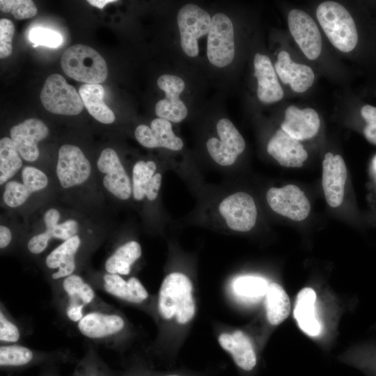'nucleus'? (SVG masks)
Returning a JSON list of instances; mask_svg holds the SVG:
<instances>
[{
  "instance_id": "obj_1",
  "label": "nucleus",
  "mask_w": 376,
  "mask_h": 376,
  "mask_svg": "<svg viewBox=\"0 0 376 376\" xmlns=\"http://www.w3.org/2000/svg\"><path fill=\"white\" fill-rule=\"evenodd\" d=\"M193 285L188 276L180 272L168 274L163 280L158 295V311L164 320L174 318L186 324L194 318L196 304Z\"/></svg>"
},
{
  "instance_id": "obj_2",
  "label": "nucleus",
  "mask_w": 376,
  "mask_h": 376,
  "mask_svg": "<svg viewBox=\"0 0 376 376\" xmlns=\"http://www.w3.org/2000/svg\"><path fill=\"white\" fill-rule=\"evenodd\" d=\"M317 19L332 45L343 52L353 50L358 42L355 22L340 3L327 1L316 9Z\"/></svg>"
},
{
  "instance_id": "obj_3",
  "label": "nucleus",
  "mask_w": 376,
  "mask_h": 376,
  "mask_svg": "<svg viewBox=\"0 0 376 376\" xmlns=\"http://www.w3.org/2000/svg\"><path fill=\"white\" fill-rule=\"evenodd\" d=\"M61 65L68 76L88 84L102 83L108 75L103 57L92 47L81 44L72 45L63 52Z\"/></svg>"
},
{
  "instance_id": "obj_4",
  "label": "nucleus",
  "mask_w": 376,
  "mask_h": 376,
  "mask_svg": "<svg viewBox=\"0 0 376 376\" xmlns=\"http://www.w3.org/2000/svg\"><path fill=\"white\" fill-rule=\"evenodd\" d=\"M40 97L43 107L55 114L77 115L84 107L79 92L58 74L47 78Z\"/></svg>"
},
{
  "instance_id": "obj_5",
  "label": "nucleus",
  "mask_w": 376,
  "mask_h": 376,
  "mask_svg": "<svg viewBox=\"0 0 376 376\" xmlns=\"http://www.w3.org/2000/svg\"><path fill=\"white\" fill-rule=\"evenodd\" d=\"M207 56L209 61L219 68L229 65L235 56L234 29L232 21L218 13L212 19L207 33Z\"/></svg>"
},
{
  "instance_id": "obj_6",
  "label": "nucleus",
  "mask_w": 376,
  "mask_h": 376,
  "mask_svg": "<svg viewBox=\"0 0 376 376\" xmlns=\"http://www.w3.org/2000/svg\"><path fill=\"white\" fill-rule=\"evenodd\" d=\"M211 19L206 10L193 3L185 5L178 11L177 22L180 44L187 56L195 57L198 55V40L208 33Z\"/></svg>"
},
{
  "instance_id": "obj_7",
  "label": "nucleus",
  "mask_w": 376,
  "mask_h": 376,
  "mask_svg": "<svg viewBox=\"0 0 376 376\" xmlns=\"http://www.w3.org/2000/svg\"><path fill=\"white\" fill-rule=\"evenodd\" d=\"M220 140L212 137L207 141V149L211 157L221 166H230L245 148V141L233 123L227 118L217 123Z\"/></svg>"
},
{
  "instance_id": "obj_8",
  "label": "nucleus",
  "mask_w": 376,
  "mask_h": 376,
  "mask_svg": "<svg viewBox=\"0 0 376 376\" xmlns=\"http://www.w3.org/2000/svg\"><path fill=\"white\" fill-rule=\"evenodd\" d=\"M266 198L274 212L293 221L305 219L311 211L308 199L295 185L272 187L267 191Z\"/></svg>"
},
{
  "instance_id": "obj_9",
  "label": "nucleus",
  "mask_w": 376,
  "mask_h": 376,
  "mask_svg": "<svg viewBox=\"0 0 376 376\" xmlns=\"http://www.w3.org/2000/svg\"><path fill=\"white\" fill-rule=\"evenodd\" d=\"M91 166L81 150L74 145L65 144L58 150L56 175L63 188H70L86 182Z\"/></svg>"
},
{
  "instance_id": "obj_10",
  "label": "nucleus",
  "mask_w": 376,
  "mask_h": 376,
  "mask_svg": "<svg viewBox=\"0 0 376 376\" xmlns=\"http://www.w3.org/2000/svg\"><path fill=\"white\" fill-rule=\"evenodd\" d=\"M288 24L304 55L311 60L318 58L322 51V38L313 18L301 10L292 9L288 16Z\"/></svg>"
},
{
  "instance_id": "obj_11",
  "label": "nucleus",
  "mask_w": 376,
  "mask_h": 376,
  "mask_svg": "<svg viewBox=\"0 0 376 376\" xmlns=\"http://www.w3.org/2000/svg\"><path fill=\"white\" fill-rule=\"evenodd\" d=\"M219 210L228 226L234 230L246 232L256 224V203L247 193L237 192L227 196L219 204Z\"/></svg>"
},
{
  "instance_id": "obj_12",
  "label": "nucleus",
  "mask_w": 376,
  "mask_h": 376,
  "mask_svg": "<svg viewBox=\"0 0 376 376\" xmlns=\"http://www.w3.org/2000/svg\"><path fill=\"white\" fill-rule=\"evenodd\" d=\"M157 86L164 91L166 96L156 104V115L173 123L181 122L188 112L187 107L179 97L185 87L183 79L175 75H163L158 78Z\"/></svg>"
},
{
  "instance_id": "obj_13",
  "label": "nucleus",
  "mask_w": 376,
  "mask_h": 376,
  "mask_svg": "<svg viewBox=\"0 0 376 376\" xmlns=\"http://www.w3.org/2000/svg\"><path fill=\"white\" fill-rule=\"evenodd\" d=\"M98 169L105 176L104 187L121 200L128 199L132 193L130 179L125 171L116 152L111 148L104 149L97 162Z\"/></svg>"
},
{
  "instance_id": "obj_14",
  "label": "nucleus",
  "mask_w": 376,
  "mask_h": 376,
  "mask_svg": "<svg viewBox=\"0 0 376 376\" xmlns=\"http://www.w3.org/2000/svg\"><path fill=\"white\" fill-rule=\"evenodd\" d=\"M347 171L340 155L327 152L322 161V185L327 204L331 207L341 205L344 198Z\"/></svg>"
},
{
  "instance_id": "obj_15",
  "label": "nucleus",
  "mask_w": 376,
  "mask_h": 376,
  "mask_svg": "<svg viewBox=\"0 0 376 376\" xmlns=\"http://www.w3.org/2000/svg\"><path fill=\"white\" fill-rule=\"evenodd\" d=\"M49 133L47 125L37 118H29L12 127L10 139L22 159L34 162L39 157L38 143L45 139Z\"/></svg>"
},
{
  "instance_id": "obj_16",
  "label": "nucleus",
  "mask_w": 376,
  "mask_h": 376,
  "mask_svg": "<svg viewBox=\"0 0 376 376\" xmlns=\"http://www.w3.org/2000/svg\"><path fill=\"white\" fill-rule=\"evenodd\" d=\"M267 152L280 165L288 168L301 167L308 157V153L301 142L282 129L272 135L267 146Z\"/></svg>"
},
{
  "instance_id": "obj_17",
  "label": "nucleus",
  "mask_w": 376,
  "mask_h": 376,
  "mask_svg": "<svg viewBox=\"0 0 376 376\" xmlns=\"http://www.w3.org/2000/svg\"><path fill=\"white\" fill-rule=\"evenodd\" d=\"M134 134L138 142L148 148L162 147L180 150L183 147V141L173 133L171 122L164 118L152 120L150 127L139 125Z\"/></svg>"
},
{
  "instance_id": "obj_18",
  "label": "nucleus",
  "mask_w": 376,
  "mask_h": 376,
  "mask_svg": "<svg viewBox=\"0 0 376 376\" xmlns=\"http://www.w3.org/2000/svg\"><path fill=\"white\" fill-rule=\"evenodd\" d=\"M320 127L319 116L313 109H301L291 105L285 111L281 129L300 141L313 138L318 132Z\"/></svg>"
},
{
  "instance_id": "obj_19",
  "label": "nucleus",
  "mask_w": 376,
  "mask_h": 376,
  "mask_svg": "<svg viewBox=\"0 0 376 376\" xmlns=\"http://www.w3.org/2000/svg\"><path fill=\"white\" fill-rule=\"evenodd\" d=\"M62 287L68 297L66 315L73 322H79L84 315V308L95 299L93 288L79 275L64 278Z\"/></svg>"
},
{
  "instance_id": "obj_20",
  "label": "nucleus",
  "mask_w": 376,
  "mask_h": 376,
  "mask_svg": "<svg viewBox=\"0 0 376 376\" xmlns=\"http://www.w3.org/2000/svg\"><path fill=\"white\" fill-rule=\"evenodd\" d=\"M281 81L296 93H304L313 84L315 75L309 66L294 62L285 51L279 52L274 65Z\"/></svg>"
},
{
  "instance_id": "obj_21",
  "label": "nucleus",
  "mask_w": 376,
  "mask_h": 376,
  "mask_svg": "<svg viewBox=\"0 0 376 376\" xmlns=\"http://www.w3.org/2000/svg\"><path fill=\"white\" fill-rule=\"evenodd\" d=\"M254 74L258 80L257 95L264 103H272L281 100L283 91L278 81L275 69L269 58L257 53L253 60Z\"/></svg>"
},
{
  "instance_id": "obj_22",
  "label": "nucleus",
  "mask_w": 376,
  "mask_h": 376,
  "mask_svg": "<svg viewBox=\"0 0 376 376\" xmlns=\"http://www.w3.org/2000/svg\"><path fill=\"white\" fill-rule=\"evenodd\" d=\"M125 327L123 318L116 314L92 311L77 323L79 332L86 338L100 339L113 336Z\"/></svg>"
},
{
  "instance_id": "obj_23",
  "label": "nucleus",
  "mask_w": 376,
  "mask_h": 376,
  "mask_svg": "<svg viewBox=\"0 0 376 376\" xmlns=\"http://www.w3.org/2000/svg\"><path fill=\"white\" fill-rule=\"evenodd\" d=\"M220 346L230 354L235 364L245 371L252 370L257 363L256 354L249 338L242 331L223 333L218 337Z\"/></svg>"
},
{
  "instance_id": "obj_24",
  "label": "nucleus",
  "mask_w": 376,
  "mask_h": 376,
  "mask_svg": "<svg viewBox=\"0 0 376 376\" xmlns=\"http://www.w3.org/2000/svg\"><path fill=\"white\" fill-rule=\"evenodd\" d=\"M156 164L152 161L137 162L132 172V194L134 198L141 201L145 196L149 201L155 200L160 188L162 175L155 173Z\"/></svg>"
},
{
  "instance_id": "obj_25",
  "label": "nucleus",
  "mask_w": 376,
  "mask_h": 376,
  "mask_svg": "<svg viewBox=\"0 0 376 376\" xmlns=\"http://www.w3.org/2000/svg\"><path fill=\"white\" fill-rule=\"evenodd\" d=\"M104 290L109 295L132 304H140L148 297V292L136 277L127 281L121 275L106 274L103 276Z\"/></svg>"
},
{
  "instance_id": "obj_26",
  "label": "nucleus",
  "mask_w": 376,
  "mask_h": 376,
  "mask_svg": "<svg viewBox=\"0 0 376 376\" xmlns=\"http://www.w3.org/2000/svg\"><path fill=\"white\" fill-rule=\"evenodd\" d=\"M80 244L79 237L75 235L64 241L47 256V267L49 269H58V271L52 275L53 279L65 278L73 274L76 267L75 255Z\"/></svg>"
},
{
  "instance_id": "obj_27",
  "label": "nucleus",
  "mask_w": 376,
  "mask_h": 376,
  "mask_svg": "<svg viewBox=\"0 0 376 376\" xmlns=\"http://www.w3.org/2000/svg\"><path fill=\"white\" fill-rule=\"evenodd\" d=\"M316 293L311 288H303L297 295L294 310L295 318L300 329L311 336H318L321 329L315 314Z\"/></svg>"
},
{
  "instance_id": "obj_28",
  "label": "nucleus",
  "mask_w": 376,
  "mask_h": 376,
  "mask_svg": "<svg viewBox=\"0 0 376 376\" xmlns=\"http://www.w3.org/2000/svg\"><path fill=\"white\" fill-rule=\"evenodd\" d=\"M79 93L84 107L95 120L104 124L115 120L114 113L104 101V90L102 85L84 84L79 87Z\"/></svg>"
},
{
  "instance_id": "obj_29",
  "label": "nucleus",
  "mask_w": 376,
  "mask_h": 376,
  "mask_svg": "<svg viewBox=\"0 0 376 376\" xmlns=\"http://www.w3.org/2000/svg\"><path fill=\"white\" fill-rule=\"evenodd\" d=\"M141 256V247L136 241L128 242L119 246L105 262L104 268L109 274L127 275L131 266Z\"/></svg>"
},
{
  "instance_id": "obj_30",
  "label": "nucleus",
  "mask_w": 376,
  "mask_h": 376,
  "mask_svg": "<svg viewBox=\"0 0 376 376\" xmlns=\"http://www.w3.org/2000/svg\"><path fill=\"white\" fill-rule=\"evenodd\" d=\"M265 304L267 318L272 325L279 324L289 315L290 304L288 296L282 286L276 283L268 285Z\"/></svg>"
},
{
  "instance_id": "obj_31",
  "label": "nucleus",
  "mask_w": 376,
  "mask_h": 376,
  "mask_svg": "<svg viewBox=\"0 0 376 376\" xmlns=\"http://www.w3.org/2000/svg\"><path fill=\"white\" fill-rule=\"evenodd\" d=\"M10 138L0 140V184L13 178L20 169L22 161Z\"/></svg>"
},
{
  "instance_id": "obj_32",
  "label": "nucleus",
  "mask_w": 376,
  "mask_h": 376,
  "mask_svg": "<svg viewBox=\"0 0 376 376\" xmlns=\"http://www.w3.org/2000/svg\"><path fill=\"white\" fill-rule=\"evenodd\" d=\"M35 354L30 348L17 344L0 347V366L2 368H22L34 361Z\"/></svg>"
},
{
  "instance_id": "obj_33",
  "label": "nucleus",
  "mask_w": 376,
  "mask_h": 376,
  "mask_svg": "<svg viewBox=\"0 0 376 376\" xmlns=\"http://www.w3.org/2000/svg\"><path fill=\"white\" fill-rule=\"evenodd\" d=\"M268 283L262 277L242 276L237 278L233 285L235 292L246 298H256L265 295Z\"/></svg>"
},
{
  "instance_id": "obj_34",
  "label": "nucleus",
  "mask_w": 376,
  "mask_h": 376,
  "mask_svg": "<svg viewBox=\"0 0 376 376\" xmlns=\"http://www.w3.org/2000/svg\"><path fill=\"white\" fill-rule=\"evenodd\" d=\"M0 9L4 13H11L17 19L33 17L38 10L31 0H1Z\"/></svg>"
},
{
  "instance_id": "obj_35",
  "label": "nucleus",
  "mask_w": 376,
  "mask_h": 376,
  "mask_svg": "<svg viewBox=\"0 0 376 376\" xmlns=\"http://www.w3.org/2000/svg\"><path fill=\"white\" fill-rule=\"evenodd\" d=\"M31 194L23 183L10 181L6 185L3 199L8 206L16 207L22 205Z\"/></svg>"
},
{
  "instance_id": "obj_36",
  "label": "nucleus",
  "mask_w": 376,
  "mask_h": 376,
  "mask_svg": "<svg viewBox=\"0 0 376 376\" xmlns=\"http://www.w3.org/2000/svg\"><path fill=\"white\" fill-rule=\"evenodd\" d=\"M29 40L33 44V47L43 45L56 48L62 43L63 38L55 31L43 27H35L29 33Z\"/></svg>"
},
{
  "instance_id": "obj_37",
  "label": "nucleus",
  "mask_w": 376,
  "mask_h": 376,
  "mask_svg": "<svg viewBox=\"0 0 376 376\" xmlns=\"http://www.w3.org/2000/svg\"><path fill=\"white\" fill-rule=\"evenodd\" d=\"M22 175L23 184L31 194L45 188L48 184L45 173L33 166L24 167Z\"/></svg>"
},
{
  "instance_id": "obj_38",
  "label": "nucleus",
  "mask_w": 376,
  "mask_h": 376,
  "mask_svg": "<svg viewBox=\"0 0 376 376\" xmlns=\"http://www.w3.org/2000/svg\"><path fill=\"white\" fill-rule=\"evenodd\" d=\"M15 27L12 21L8 19H0V58L9 56L13 50L12 40Z\"/></svg>"
},
{
  "instance_id": "obj_39",
  "label": "nucleus",
  "mask_w": 376,
  "mask_h": 376,
  "mask_svg": "<svg viewBox=\"0 0 376 376\" xmlns=\"http://www.w3.org/2000/svg\"><path fill=\"white\" fill-rule=\"evenodd\" d=\"M79 224L74 219H68L63 223L53 226L46 227L47 232L52 238L60 239L63 241L77 235Z\"/></svg>"
},
{
  "instance_id": "obj_40",
  "label": "nucleus",
  "mask_w": 376,
  "mask_h": 376,
  "mask_svg": "<svg viewBox=\"0 0 376 376\" xmlns=\"http://www.w3.org/2000/svg\"><path fill=\"white\" fill-rule=\"evenodd\" d=\"M361 114L366 123L363 135L368 141L376 146V107L366 104L362 107Z\"/></svg>"
},
{
  "instance_id": "obj_41",
  "label": "nucleus",
  "mask_w": 376,
  "mask_h": 376,
  "mask_svg": "<svg viewBox=\"0 0 376 376\" xmlns=\"http://www.w3.org/2000/svg\"><path fill=\"white\" fill-rule=\"evenodd\" d=\"M20 338V331L15 324L8 320L2 310L0 312V340L15 343Z\"/></svg>"
},
{
  "instance_id": "obj_42",
  "label": "nucleus",
  "mask_w": 376,
  "mask_h": 376,
  "mask_svg": "<svg viewBox=\"0 0 376 376\" xmlns=\"http://www.w3.org/2000/svg\"><path fill=\"white\" fill-rule=\"evenodd\" d=\"M51 238L45 231L32 237L27 244L29 251L33 254L42 253L47 248Z\"/></svg>"
},
{
  "instance_id": "obj_43",
  "label": "nucleus",
  "mask_w": 376,
  "mask_h": 376,
  "mask_svg": "<svg viewBox=\"0 0 376 376\" xmlns=\"http://www.w3.org/2000/svg\"><path fill=\"white\" fill-rule=\"evenodd\" d=\"M80 367L76 376H109L104 370L97 368V364L84 363Z\"/></svg>"
},
{
  "instance_id": "obj_44",
  "label": "nucleus",
  "mask_w": 376,
  "mask_h": 376,
  "mask_svg": "<svg viewBox=\"0 0 376 376\" xmlns=\"http://www.w3.org/2000/svg\"><path fill=\"white\" fill-rule=\"evenodd\" d=\"M12 240V234L10 229L4 226H0V248L6 247Z\"/></svg>"
},
{
  "instance_id": "obj_45",
  "label": "nucleus",
  "mask_w": 376,
  "mask_h": 376,
  "mask_svg": "<svg viewBox=\"0 0 376 376\" xmlns=\"http://www.w3.org/2000/svg\"><path fill=\"white\" fill-rule=\"evenodd\" d=\"M114 0H88L87 2L91 4V6H93L95 7L99 8L100 9L103 8V7L111 2H114Z\"/></svg>"
},
{
  "instance_id": "obj_46",
  "label": "nucleus",
  "mask_w": 376,
  "mask_h": 376,
  "mask_svg": "<svg viewBox=\"0 0 376 376\" xmlns=\"http://www.w3.org/2000/svg\"><path fill=\"white\" fill-rule=\"evenodd\" d=\"M370 173L373 182L376 185V155L373 157L370 166Z\"/></svg>"
},
{
  "instance_id": "obj_47",
  "label": "nucleus",
  "mask_w": 376,
  "mask_h": 376,
  "mask_svg": "<svg viewBox=\"0 0 376 376\" xmlns=\"http://www.w3.org/2000/svg\"><path fill=\"white\" fill-rule=\"evenodd\" d=\"M369 367L371 368L373 373L376 376V360L374 361V363L372 362L371 364L369 366Z\"/></svg>"
},
{
  "instance_id": "obj_48",
  "label": "nucleus",
  "mask_w": 376,
  "mask_h": 376,
  "mask_svg": "<svg viewBox=\"0 0 376 376\" xmlns=\"http://www.w3.org/2000/svg\"><path fill=\"white\" fill-rule=\"evenodd\" d=\"M167 376H178V375H167Z\"/></svg>"
}]
</instances>
